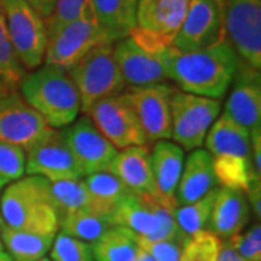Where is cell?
Masks as SVG:
<instances>
[{
  "instance_id": "6da1fadb",
  "label": "cell",
  "mask_w": 261,
  "mask_h": 261,
  "mask_svg": "<svg viewBox=\"0 0 261 261\" xmlns=\"http://www.w3.org/2000/svg\"><path fill=\"white\" fill-rule=\"evenodd\" d=\"M168 80L178 90L221 100L228 93L241 58L225 39L212 47L180 53L168 47L164 53Z\"/></svg>"
},
{
  "instance_id": "b9f144b4",
  "label": "cell",
  "mask_w": 261,
  "mask_h": 261,
  "mask_svg": "<svg viewBox=\"0 0 261 261\" xmlns=\"http://www.w3.org/2000/svg\"><path fill=\"white\" fill-rule=\"evenodd\" d=\"M0 261H13V260H12V257H10L8 252L5 251V250H2V251H0Z\"/></svg>"
},
{
  "instance_id": "7dc6e473",
  "label": "cell",
  "mask_w": 261,
  "mask_h": 261,
  "mask_svg": "<svg viewBox=\"0 0 261 261\" xmlns=\"http://www.w3.org/2000/svg\"><path fill=\"white\" fill-rule=\"evenodd\" d=\"M37 261H51V260H49V258H47V257H42V258H39V260H37Z\"/></svg>"
},
{
  "instance_id": "60d3db41",
  "label": "cell",
  "mask_w": 261,
  "mask_h": 261,
  "mask_svg": "<svg viewBox=\"0 0 261 261\" xmlns=\"http://www.w3.org/2000/svg\"><path fill=\"white\" fill-rule=\"evenodd\" d=\"M135 261H154V258L151 257V255H148L145 251H142L141 250L140 254H138V257H137V260Z\"/></svg>"
},
{
  "instance_id": "4dcf8cb0",
  "label": "cell",
  "mask_w": 261,
  "mask_h": 261,
  "mask_svg": "<svg viewBox=\"0 0 261 261\" xmlns=\"http://www.w3.org/2000/svg\"><path fill=\"white\" fill-rule=\"evenodd\" d=\"M90 18L96 19L92 0H56L53 13L44 20L48 38L71 22Z\"/></svg>"
},
{
  "instance_id": "ac0fdd59",
  "label": "cell",
  "mask_w": 261,
  "mask_h": 261,
  "mask_svg": "<svg viewBox=\"0 0 261 261\" xmlns=\"http://www.w3.org/2000/svg\"><path fill=\"white\" fill-rule=\"evenodd\" d=\"M185 164V149L168 140L154 142L151 167L155 185V200L170 211L177 209L176 190Z\"/></svg>"
},
{
  "instance_id": "f35d334b",
  "label": "cell",
  "mask_w": 261,
  "mask_h": 261,
  "mask_svg": "<svg viewBox=\"0 0 261 261\" xmlns=\"http://www.w3.org/2000/svg\"><path fill=\"white\" fill-rule=\"evenodd\" d=\"M25 2H27L29 6L35 10L38 15L44 19V20L53 13L54 6H56V0H25Z\"/></svg>"
},
{
  "instance_id": "8fae6325",
  "label": "cell",
  "mask_w": 261,
  "mask_h": 261,
  "mask_svg": "<svg viewBox=\"0 0 261 261\" xmlns=\"http://www.w3.org/2000/svg\"><path fill=\"white\" fill-rule=\"evenodd\" d=\"M102 44H112L94 18L80 19L58 29L48 38L44 64L68 71L87 53Z\"/></svg>"
},
{
  "instance_id": "d6a6232c",
  "label": "cell",
  "mask_w": 261,
  "mask_h": 261,
  "mask_svg": "<svg viewBox=\"0 0 261 261\" xmlns=\"http://www.w3.org/2000/svg\"><path fill=\"white\" fill-rule=\"evenodd\" d=\"M51 261H93L92 244L60 232L51 245Z\"/></svg>"
},
{
  "instance_id": "52a82bcc",
  "label": "cell",
  "mask_w": 261,
  "mask_h": 261,
  "mask_svg": "<svg viewBox=\"0 0 261 261\" xmlns=\"http://www.w3.org/2000/svg\"><path fill=\"white\" fill-rule=\"evenodd\" d=\"M13 51L25 70L44 64L48 34L44 19L25 0H2Z\"/></svg>"
},
{
  "instance_id": "7402d4cb",
  "label": "cell",
  "mask_w": 261,
  "mask_h": 261,
  "mask_svg": "<svg viewBox=\"0 0 261 261\" xmlns=\"http://www.w3.org/2000/svg\"><path fill=\"white\" fill-rule=\"evenodd\" d=\"M216 177L212 166V157L206 149H193L185 159L183 171L176 190L177 205H187L199 200L216 189Z\"/></svg>"
},
{
  "instance_id": "5bb4252c",
  "label": "cell",
  "mask_w": 261,
  "mask_h": 261,
  "mask_svg": "<svg viewBox=\"0 0 261 261\" xmlns=\"http://www.w3.org/2000/svg\"><path fill=\"white\" fill-rule=\"evenodd\" d=\"M60 130L84 177L109 170L118 149L103 137L87 115Z\"/></svg>"
},
{
  "instance_id": "603a6c76",
  "label": "cell",
  "mask_w": 261,
  "mask_h": 261,
  "mask_svg": "<svg viewBox=\"0 0 261 261\" xmlns=\"http://www.w3.org/2000/svg\"><path fill=\"white\" fill-rule=\"evenodd\" d=\"M94 16L109 42H116L137 27L138 0H92Z\"/></svg>"
},
{
  "instance_id": "4316f807",
  "label": "cell",
  "mask_w": 261,
  "mask_h": 261,
  "mask_svg": "<svg viewBox=\"0 0 261 261\" xmlns=\"http://www.w3.org/2000/svg\"><path fill=\"white\" fill-rule=\"evenodd\" d=\"M60 228L65 235L93 244L106 231L113 228V224L109 216L96 214L90 209H79L64 215L60 219Z\"/></svg>"
},
{
  "instance_id": "8d00e7d4",
  "label": "cell",
  "mask_w": 261,
  "mask_h": 261,
  "mask_svg": "<svg viewBox=\"0 0 261 261\" xmlns=\"http://www.w3.org/2000/svg\"><path fill=\"white\" fill-rule=\"evenodd\" d=\"M251 138V163L255 177L261 178V126L250 130Z\"/></svg>"
},
{
  "instance_id": "ab89813d",
  "label": "cell",
  "mask_w": 261,
  "mask_h": 261,
  "mask_svg": "<svg viewBox=\"0 0 261 261\" xmlns=\"http://www.w3.org/2000/svg\"><path fill=\"white\" fill-rule=\"evenodd\" d=\"M218 261H245V260L241 258V257L237 254V251L233 250L232 247L225 241V243H222V248H221L219 255H218Z\"/></svg>"
},
{
  "instance_id": "e575fe53",
  "label": "cell",
  "mask_w": 261,
  "mask_h": 261,
  "mask_svg": "<svg viewBox=\"0 0 261 261\" xmlns=\"http://www.w3.org/2000/svg\"><path fill=\"white\" fill-rule=\"evenodd\" d=\"M237 254L245 261H261V226L260 222L252 225L245 233L233 235L226 240Z\"/></svg>"
},
{
  "instance_id": "4fadbf2b",
  "label": "cell",
  "mask_w": 261,
  "mask_h": 261,
  "mask_svg": "<svg viewBox=\"0 0 261 261\" xmlns=\"http://www.w3.org/2000/svg\"><path fill=\"white\" fill-rule=\"evenodd\" d=\"M54 130L19 92L0 97V141L18 145L23 151Z\"/></svg>"
},
{
  "instance_id": "f1b7e54d",
  "label": "cell",
  "mask_w": 261,
  "mask_h": 261,
  "mask_svg": "<svg viewBox=\"0 0 261 261\" xmlns=\"http://www.w3.org/2000/svg\"><path fill=\"white\" fill-rule=\"evenodd\" d=\"M216 193L218 187L196 202L177 206V209L174 211V219L177 222L180 232L185 237H192L193 233L206 229L211 221Z\"/></svg>"
},
{
  "instance_id": "836d02e7",
  "label": "cell",
  "mask_w": 261,
  "mask_h": 261,
  "mask_svg": "<svg viewBox=\"0 0 261 261\" xmlns=\"http://www.w3.org/2000/svg\"><path fill=\"white\" fill-rule=\"evenodd\" d=\"M25 151L13 144L0 141V178L8 185L25 176Z\"/></svg>"
},
{
  "instance_id": "74e56055",
  "label": "cell",
  "mask_w": 261,
  "mask_h": 261,
  "mask_svg": "<svg viewBox=\"0 0 261 261\" xmlns=\"http://www.w3.org/2000/svg\"><path fill=\"white\" fill-rule=\"evenodd\" d=\"M247 196L248 205L252 209V214L255 215L257 222H260L261 218V180H252L250 186L244 192Z\"/></svg>"
},
{
  "instance_id": "30bf717a",
  "label": "cell",
  "mask_w": 261,
  "mask_h": 261,
  "mask_svg": "<svg viewBox=\"0 0 261 261\" xmlns=\"http://www.w3.org/2000/svg\"><path fill=\"white\" fill-rule=\"evenodd\" d=\"M225 39L222 0H189L186 16L171 47L180 53H190Z\"/></svg>"
},
{
  "instance_id": "277c9868",
  "label": "cell",
  "mask_w": 261,
  "mask_h": 261,
  "mask_svg": "<svg viewBox=\"0 0 261 261\" xmlns=\"http://www.w3.org/2000/svg\"><path fill=\"white\" fill-rule=\"evenodd\" d=\"M18 92L54 129L68 126L82 112L71 77L56 65L42 64L25 74Z\"/></svg>"
},
{
  "instance_id": "3957f363",
  "label": "cell",
  "mask_w": 261,
  "mask_h": 261,
  "mask_svg": "<svg viewBox=\"0 0 261 261\" xmlns=\"http://www.w3.org/2000/svg\"><path fill=\"white\" fill-rule=\"evenodd\" d=\"M203 145L212 157L215 177L221 187L245 192L257 178L252 170L250 130L225 113L214 122Z\"/></svg>"
},
{
  "instance_id": "9a60e30c",
  "label": "cell",
  "mask_w": 261,
  "mask_h": 261,
  "mask_svg": "<svg viewBox=\"0 0 261 261\" xmlns=\"http://www.w3.org/2000/svg\"><path fill=\"white\" fill-rule=\"evenodd\" d=\"M25 159V173L28 176H39L48 181L84 177L60 129H54L27 149Z\"/></svg>"
},
{
  "instance_id": "7bdbcfd3",
  "label": "cell",
  "mask_w": 261,
  "mask_h": 261,
  "mask_svg": "<svg viewBox=\"0 0 261 261\" xmlns=\"http://www.w3.org/2000/svg\"><path fill=\"white\" fill-rule=\"evenodd\" d=\"M9 93V90H8V87L3 84V82L0 80V97H3L5 94H8Z\"/></svg>"
},
{
  "instance_id": "cb8c5ba5",
  "label": "cell",
  "mask_w": 261,
  "mask_h": 261,
  "mask_svg": "<svg viewBox=\"0 0 261 261\" xmlns=\"http://www.w3.org/2000/svg\"><path fill=\"white\" fill-rule=\"evenodd\" d=\"M84 183L92 199L90 211L109 218L123 202V199L132 193L111 171H100L86 176Z\"/></svg>"
},
{
  "instance_id": "e0dca14e",
  "label": "cell",
  "mask_w": 261,
  "mask_h": 261,
  "mask_svg": "<svg viewBox=\"0 0 261 261\" xmlns=\"http://www.w3.org/2000/svg\"><path fill=\"white\" fill-rule=\"evenodd\" d=\"M224 113L248 130L261 126V74L243 60L235 73Z\"/></svg>"
},
{
  "instance_id": "83f0119b",
  "label": "cell",
  "mask_w": 261,
  "mask_h": 261,
  "mask_svg": "<svg viewBox=\"0 0 261 261\" xmlns=\"http://www.w3.org/2000/svg\"><path fill=\"white\" fill-rule=\"evenodd\" d=\"M48 189L58 219L79 209H90L92 199L86 187L84 178L48 181Z\"/></svg>"
},
{
  "instance_id": "bcb514c9",
  "label": "cell",
  "mask_w": 261,
  "mask_h": 261,
  "mask_svg": "<svg viewBox=\"0 0 261 261\" xmlns=\"http://www.w3.org/2000/svg\"><path fill=\"white\" fill-rule=\"evenodd\" d=\"M151 0H138V5H144V3H148Z\"/></svg>"
},
{
  "instance_id": "f6af8a7d",
  "label": "cell",
  "mask_w": 261,
  "mask_h": 261,
  "mask_svg": "<svg viewBox=\"0 0 261 261\" xmlns=\"http://www.w3.org/2000/svg\"><path fill=\"white\" fill-rule=\"evenodd\" d=\"M8 183L3 180V178H0V195H2V192H3V189H5V186H6Z\"/></svg>"
},
{
  "instance_id": "2e32d148",
  "label": "cell",
  "mask_w": 261,
  "mask_h": 261,
  "mask_svg": "<svg viewBox=\"0 0 261 261\" xmlns=\"http://www.w3.org/2000/svg\"><path fill=\"white\" fill-rule=\"evenodd\" d=\"M164 53L152 54L140 47L130 37L113 42V56L126 87L168 82Z\"/></svg>"
},
{
  "instance_id": "8992f818",
  "label": "cell",
  "mask_w": 261,
  "mask_h": 261,
  "mask_svg": "<svg viewBox=\"0 0 261 261\" xmlns=\"http://www.w3.org/2000/svg\"><path fill=\"white\" fill-rule=\"evenodd\" d=\"M221 115V102L176 89L170 99L171 137L186 151L202 148L206 135Z\"/></svg>"
},
{
  "instance_id": "ee69618b",
  "label": "cell",
  "mask_w": 261,
  "mask_h": 261,
  "mask_svg": "<svg viewBox=\"0 0 261 261\" xmlns=\"http://www.w3.org/2000/svg\"><path fill=\"white\" fill-rule=\"evenodd\" d=\"M2 226H3V219H2V215H0V251L3 250V243H2Z\"/></svg>"
},
{
  "instance_id": "d6986e66",
  "label": "cell",
  "mask_w": 261,
  "mask_h": 261,
  "mask_svg": "<svg viewBox=\"0 0 261 261\" xmlns=\"http://www.w3.org/2000/svg\"><path fill=\"white\" fill-rule=\"evenodd\" d=\"M189 0H151L137 6V28L148 32L163 47H171L186 16Z\"/></svg>"
},
{
  "instance_id": "7c38bea8",
  "label": "cell",
  "mask_w": 261,
  "mask_h": 261,
  "mask_svg": "<svg viewBox=\"0 0 261 261\" xmlns=\"http://www.w3.org/2000/svg\"><path fill=\"white\" fill-rule=\"evenodd\" d=\"M177 87L173 84L157 83L142 87H126L123 94L140 119L147 142L170 140L171 137V116L170 99Z\"/></svg>"
},
{
  "instance_id": "484cf974",
  "label": "cell",
  "mask_w": 261,
  "mask_h": 261,
  "mask_svg": "<svg viewBox=\"0 0 261 261\" xmlns=\"http://www.w3.org/2000/svg\"><path fill=\"white\" fill-rule=\"evenodd\" d=\"M54 237L2 226V243L13 261H37L49 251Z\"/></svg>"
},
{
  "instance_id": "d590c367",
  "label": "cell",
  "mask_w": 261,
  "mask_h": 261,
  "mask_svg": "<svg viewBox=\"0 0 261 261\" xmlns=\"http://www.w3.org/2000/svg\"><path fill=\"white\" fill-rule=\"evenodd\" d=\"M137 243L142 251L151 255L154 261H178L181 247L186 240H171V241H149L135 235Z\"/></svg>"
},
{
  "instance_id": "ffe728a7",
  "label": "cell",
  "mask_w": 261,
  "mask_h": 261,
  "mask_svg": "<svg viewBox=\"0 0 261 261\" xmlns=\"http://www.w3.org/2000/svg\"><path fill=\"white\" fill-rule=\"evenodd\" d=\"M108 171L115 174L130 192L155 197L149 145L119 149Z\"/></svg>"
},
{
  "instance_id": "ba28073f",
  "label": "cell",
  "mask_w": 261,
  "mask_h": 261,
  "mask_svg": "<svg viewBox=\"0 0 261 261\" xmlns=\"http://www.w3.org/2000/svg\"><path fill=\"white\" fill-rule=\"evenodd\" d=\"M115 148L148 145L140 119L123 92L102 99L84 113Z\"/></svg>"
},
{
  "instance_id": "44dd1931",
  "label": "cell",
  "mask_w": 261,
  "mask_h": 261,
  "mask_svg": "<svg viewBox=\"0 0 261 261\" xmlns=\"http://www.w3.org/2000/svg\"><path fill=\"white\" fill-rule=\"evenodd\" d=\"M250 205L247 196L241 190L218 187L212 215L209 221V231L219 240H229L241 233L250 221Z\"/></svg>"
},
{
  "instance_id": "f546056e",
  "label": "cell",
  "mask_w": 261,
  "mask_h": 261,
  "mask_svg": "<svg viewBox=\"0 0 261 261\" xmlns=\"http://www.w3.org/2000/svg\"><path fill=\"white\" fill-rule=\"evenodd\" d=\"M25 74V68L19 63L18 57L10 44L5 10L0 0V80L8 87L9 92H18Z\"/></svg>"
},
{
  "instance_id": "5b68a950",
  "label": "cell",
  "mask_w": 261,
  "mask_h": 261,
  "mask_svg": "<svg viewBox=\"0 0 261 261\" xmlns=\"http://www.w3.org/2000/svg\"><path fill=\"white\" fill-rule=\"evenodd\" d=\"M67 73L77 89L83 113L102 99L122 93L126 89L113 56V44L93 48Z\"/></svg>"
},
{
  "instance_id": "9c48e42d",
  "label": "cell",
  "mask_w": 261,
  "mask_h": 261,
  "mask_svg": "<svg viewBox=\"0 0 261 261\" xmlns=\"http://www.w3.org/2000/svg\"><path fill=\"white\" fill-rule=\"evenodd\" d=\"M226 41L244 63L261 70V0H222Z\"/></svg>"
},
{
  "instance_id": "7a4b0ae2",
  "label": "cell",
  "mask_w": 261,
  "mask_h": 261,
  "mask_svg": "<svg viewBox=\"0 0 261 261\" xmlns=\"http://www.w3.org/2000/svg\"><path fill=\"white\" fill-rule=\"evenodd\" d=\"M3 224L12 229L56 237L60 219L49 196L48 180L23 176L5 186L0 195Z\"/></svg>"
},
{
  "instance_id": "1f68e13d",
  "label": "cell",
  "mask_w": 261,
  "mask_h": 261,
  "mask_svg": "<svg viewBox=\"0 0 261 261\" xmlns=\"http://www.w3.org/2000/svg\"><path fill=\"white\" fill-rule=\"evenodd\" d=\"M222 241L209 229H203L189 237L183 247L178 261H218Z\"/></svg>"
},
{
  "instance_id": "d4e9b609",
  "label": "cell",
  "mask_w": 261,
  "mask_h": 261,
  "mask_svg": "<svg viewBox=\"0 0 261 261\" xmlns=\"http://www.w3.org/2000/svg\"><path fill=\"white\" fill-rule=\"evenodd\" d=\"M96 261H135L141 248L135 233L121 226H113L92 244Z\"/></svg>"
}]
</instances>
